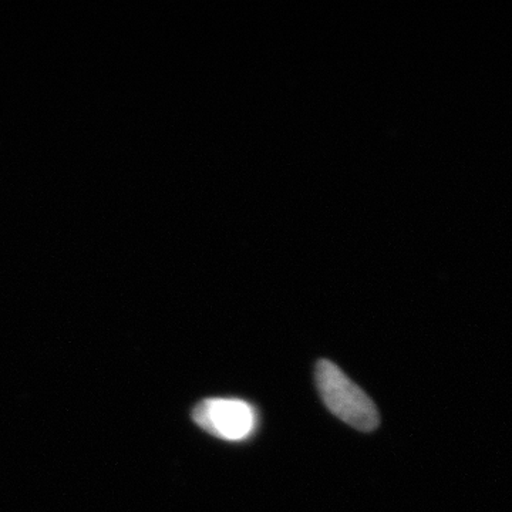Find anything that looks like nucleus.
Instances as JSON below:
<instances>
[{"mask_svg":"<svg viewBox=\"0 0 512 512\" xmlns=\"http://www.w3.org/2000/svg\"><path fill=\"white\" fill-rule=\"evenodd\" d=\"M315 379L320 397L330 413L353 429L365 433L379 427L380 416L376 404L335 363L319 360Z\"/></svg>","mask_w":512,"mask_h":512,"instance_id":"1","label":"nucleus"},{"mask_svg":"<svg viewBox=\"0 0 512 512\" xmlns=\"http://www.w3.org/2000/svg\"><path fill=\"white\" fill-rule=\"evenodd\" d=\"M192 420L217 439L244 441L255 433L258 413L245 400L205 399L192 410Z\"/></svg>","mask_w":512,"mask_h":512,"instance_id":"2","label":"nucleus"}]
</instances>
